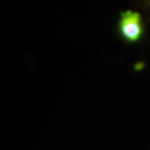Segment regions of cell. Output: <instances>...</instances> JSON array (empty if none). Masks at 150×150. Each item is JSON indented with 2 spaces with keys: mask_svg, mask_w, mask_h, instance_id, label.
I'll return each instance as SVG.
<instances>
[{
  "mask_svg": "<svg viewBox=\"0 0 150 150\" xmlns=\"http://www.w3.org/2000/svg\"><path fill=\"white\" fill-rule=\"evenodd\" d=\"M117 34L127 44H137L145 34L144 19L140 12L137 10L121 11L116 25Z\"/></svg>",
  "mask_w": 150,
  "mask_h": 150,
  "instance_id": "obj_1",
  "label": "cell"
},
{
  "mask_svg": "<svg viewBox=\"0 0 150 150\" xmlns=\"http://www.w3.org/2000/svg\"><path fill=\"white\" fill-rule=\"evenodd\" d=\"M145 6L147 7L149 10H150V1H148V2H145Z\"/></svg>",
  "mask_w": 150,
  "mask_h": 150,
  "instance_id": "obj_2",
  "label": "cell"
}]
</instances>
